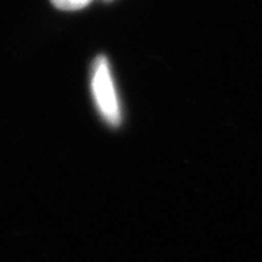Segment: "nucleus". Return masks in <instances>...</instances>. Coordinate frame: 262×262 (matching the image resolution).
Listing matches in <instances>:
<instances>
[{
  "label": "nucleus",
  "mask_w": 262,
  "mask_h": 262,
  "mask_svg": "<svg viewBox=\"0 0 262 262\" xmlns=\"http://www.w3.org/2000/svg\"><path fill=\"white\" fill-rule=\"evenodd\" d=\"M92 92L99 113L106 122L118 125L121 121L120 103L114 89L111 70L106 57L99 56L92 67Z\"/></svg>",
  "instance_id": "obj_1"
},
{
  "label": "nucleus",
  "mask_w": 262,
  "mask_h": 262,
  "mask_svg": "<svg viewBox=\"0 0 262 262\" xmlns=\"http://www.w3.org/2000/svg\"><path fill=\"white\" fill-rule=\"evenodd\" d=\"M92 0H51V3L60 10H79L88 6Z\"/></svg>",
  "instance_id": "obj_2"
}]
</instances>
